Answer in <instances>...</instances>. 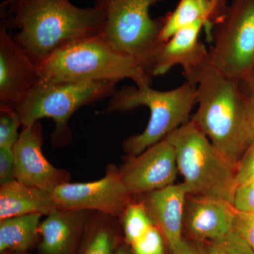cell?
Instances as JSON below:
<instances>
[{"mask_svg":"<svg viewBox=\"0 0 254 254\" xmlns=\"http://www.w3.org/2000/svg\"><path fill=\"white\" fill-rule=\"evenodd\" d=\"M7 28L19 31L15 41L37 66L73 42L101 34L105 16L96 6L81 8L69 0H23Z\"/></svg>","mask_w":254,"mask_h":254,"instance_id":"1","label":"cell"},{"mask_svg":"<svg viewBox=\"0 0 254 254\" xmlns=\"http://www.w3.org/2000/svg\"><path fill=\"white\" fill-rule=\"evenodd\" d=\"M196 113L191 120L235 169L250 145L251 99L239 82L208 65L197 83Z\"/></svg>","mask_w":254,"mask_h":254,"instance_id":"2","label":"cell"},{"mask_svg":"<svg viewBox=\"0 0 254 254\" xmlns=\"http://www.w3.org/2000/svg\"><path fill=\"white\" fill-rule=\"evenodd\" d=\"M40 81L130 79L136 86H151L152 77L134 60L120 53L101 34L73 42L38 65Z\"/></svg>","mask_w":254,"mask_h":254,"instance_id":"3","label":"cell"},{"mask_svg":"<svg viewBox=\"0 0 254 254\" xmlns=\"http://www.w3.org/2000/svg\"><path fill=\"white\" fill-rule=\"evenodd\" d=\"M196 105V86L185 81L167 91H157L150 86H124L110 97L106 112L124 113L141 106L149 109V121L145 129L123 143L127 156H135L190 121V112Z\"/></svg>","mask_w":254,"mask_h":254,"instance_id":"4","label":"cell"},{"mask_svg":"<svg viewBox=\"0 0 254 254\" xmlns=\"http://www.w3.org/2000/svg\"><path fill=\"white\" fill-rule=\"evenodd\" d=\"M165 138L175 148L178 171L190 194L232 203L236 169L191 120Z\"/></svg>","mask_w":254,"mask_h":254,"instance_id":"5","label":"cell"},{"mask_svg":"<svg viewBox=\"0 0 254 254\" xmlns=\"http://www.w3.org/2000/svg\"><path fill=\"white\" fill-rule=\"evenodd\" d=\"M118 82L114 81H40L15 108L22 127L44 118L55 123L53 144L62 146L71 141L68 121L80 108L111 97Z\"/></svg>","mask_w":254,"mask_h":254,"instance_id":"6","label":"cell"},{"mask_svg":"<svg viewBox=\"0 0 254 254\" xmlns=\"http://www.w3.org/2000/svg\"><path fill=\"white\" fill-rule=\"evenodd\" d=\"M163 1L95 0L94 4L104 14L103 38L115 50L134 60L149 75L163 45L160 41L163 18H152L150 9Z\"/></svg>","mask_w":254,"mask_h":254,"instance_id":"7","label":"cell"},{"mask_svg":"<svg viewBox=\"0 0 254 254\" xmlns=\"http://www.w3.org/2000/svg\"><path fill=\"white\" fill-rule=\"evenodd\" d=\"M213 26L210 64L227 78L245 81L254 69V0H232Z\"/></svg>","mask_w":254,"mask_h":254,"instance_id":"8","label":"cell"},{"mask_svg":"<svg viewBox=\"0 0 254 254\" xmlns=\"http://www.w3.org/2000/svg\"><path fill=\"white\" fill-rule=\"evenodd\" d=\"M58 208L89 210L120 218L133 201L120 168L108 165L105 176L96 181L63 184L53 192Z\"/></svg>","mask_w":254,"mask_h":254,"instance_id":"9","label":"cell"},{"mask_svg":"<svg viewBox=\"0 0 254 254\" xmlns=\"http://www.w3.org/2000/svg\"><path fill=\"white\" fill-rule=\"evenodd\" d=\"M120 171L125 186L133 195L170 186L179 173L175 148L163 138L140 154L127 156Z\"/></svg>","mask_w":254,"mask_h":254,"instance_id":"10","label":"cell"},{"mask_svg":"<svg viewBox=\"0 0 254 254\" xmlns=\"http://www.w3.org/2000/svg\"><path fill=\"white\" fill-rule=\"evenodd\" d=\"M210 23L214 24L208 20H199L182 28L164 43L150 68V76H162L179 65L186 81L197 86L210 64L209 51L198 40L200 31Z\"/></svg>","mask_w":254,"mask_h":254,"instance_id":"11","label":"cell"},{"mask_svg":"<svg viewBox=\"0 0 254 254\" xmlns=\"http://www.w3.org/2000/svg\"><path fill=\"white\" fill-rule=\"evenodd\" d=\"M43 128L40 122L22 127L13 147L15 180L53 193L57 187L67 183L71 175L55 168L43 155Z\"/></svg>","mask_w":254,"mask_h":254,"instance_id":"12","label":"cell"},{"mask_svg":"<svg viewBox=\"0 0 254 254\" xmlns=\"http://www.w3.org/2000/svg\"><path fill=\"white\" fill-rule=\"evenodd\" d=\"M4 21L0 27V106L16 108L40 82L38 66L15 41Z\"/></svg>","mask_w":254,"mask_h":254,"instance_id":"13","label":"cell"},{"mask_svg":"<svg viewBox=\"0 0 254 254\" xmlns=\"http://www.w3.org/2000/svg\"><path fill=\"white\" fill-rule=\"evenodd\" d=\"M236 212L227 200L189 194L184 228L193 240L207 242L217 240L233 230Z\"/></svg>","mask_w":254,"mask_h":254,"instance_id":"14","label":"cell"},{"mask_svg":"<svg viewBox=\"0 0 254 254\" xmlns=\"http://www.w3.org/2000/svg\"><path fill=\"white\" fill-rule=\"evenodd\" d=\"M189 194L184 182L143 194L144 199L141 201L171 252L184 239V218Z\"/></svg>","mask_w":254,"mask_h":254,"instance_id":"15","label":"cell"},{"mask_svg":"<svg viewBox=\"0 0 254 254\" xmlns=\"http://www.w3.org/2000/svg\"><path fill=\"white\" fill-rule=\"evenodd\" d=\"M93 213L89 210L57 208L41 222L38 248L42 254H76L87 222Z\"/></svg>","mask_w":254,"mask_h":254,"instance_id":"16","label":"cell"},{"mask_svg":"<svg viewBox=\"0 0 254 254\" xmlns=\"http://www.w3.org/2000/svg\"><path fill=\"white\" fill-rule=\"evenodd\" d=\"M57 208L50 192L17 180L0 185V220L30 214L48 215Z\"/></svg>","mask_w":254,"mask_h":254,"instance_id":"17","label":"cell"},{"mask_svg":"<svg viewBox=\"0 0 254 254\" xmlns=\"http://www.w3.org/2000/svg\"><path fill=\"white\" fill-rule=\"evenodd\" d=\"M227 6L225 0H180L175 9L163 17L160 43L163 44L177 31L199 20L215 24Z\"/></svg>","mask_w":254,"mask_h":254,"instance_id":"18","label":"cell"},{"mask_svg":"<svg viewBox=\"0 0 254 254\" xmlns=\"http://www.w3.org/2000/svg\"><path fill=\"white\" fill-rule=\"evenodd\" d=\"M41 214H30L0 220V252L26 253L39 237Z\"/></svg>","mask_w":254,"mask_h":254,"instance_id":"19","label":"cell"},{"mask_svg":"<svg viewBox=\"0 0 254 254\" xmlns=\"http://www.w3.org/2000/svg\"><path fill=\"white\" fill-rule=\"evenodd\" d=\"M115 218L93 212L87 222L78 254H115L120 242Z\"/></svg>","mask_w":254,"mask_h":254,"instance_id":"20","label":"cell"},{"mask_svg":"<svg viewBox=\"0 0 254 254\" xmlns=\"http://www.w3.org/2000/svg\"><path fill=\"white\" fill-rule=\"evenodd\" d=\"M125 240L131 246L154 224L143 202L132 201L122 216Z\"/></svg>","mask_w":254,"mask_h":254,"instance_id":"21","label":"cell"},{"mask_svg":"<svg viewBox=\"0 0 254 254\" xmlns=\"http://www.w3.org/2000/svg\"><path fill=\"white\" fill-rule=\"evenodd\" d=\"M21 118L12 107L0 106V148H13L18 141Z\"/></svg>","mask_w":254,"mask_h":254,"instance_id":"22","label":"cell"},{"mask_svg":"<svg viewBox=\"0 0 254 254\" xmlns=\"http://www.w3.org/2000/svg\"><path fill=\"white\" fill-rule=\"evenodd\" d=\"M207 254H254L249 244L235 230L225 236L207 242Z\"/></svg>","mask_w":254,"mask_h":254,"instance_id":"23","label":"cell"},{"mask_svg":"<svg viewBox=\"0 0 254 254\" xmlns=\"http://www.w3.org/2000/svg\"><path fill=\"white\" fill-rule=\"evenodd\" d=\"M165 245L163 235L153 224L139 240L130 247L133 254H165Z\"/></svg>","mask_w":254,"mask_h":254,"instance_id":"24","label":"cell"},{"mask_svg":"<svg viewBox=\"0 0 254 254\" xmlns=\"http://www.w3.org/2000/svg\"><path fill=\"white\" fill-rule=\"evenodd\" d=\"M232 204L237 211L254 213V179L235 186Z\"/></svg>","mask_w":254,"mask_h":254,"instance_id":"25","label":"cell"},{"mask_svg":"<svg viewBox=\"0 0 254 254\" xmlns=\"http://www.w3.org/2000/svg\"><path fill=\"white\" fill-rule=\"evenodd\" d=\"M233 230L237 232L254 251V213L237 211Z\"/></svg>","mask_w":254,"mask_h":254,"instance_id":"26","label":"cell"},{"mask_svg":"<svg viewBox=\"0 0 254 254\" xmlns=\"http://www.w3.org/2000/svg\"><path fill=\"white\" fill-rule=\"evenodd\" d=\"M252 179H254V140L249 145L237 165L235 186Z\"/></svg>","mask_w":254,"mask_h":254,"instance_id":"27","label":"cell"},{"mask_svg":"<svg viewBox=\"0 0 254 254\" xmlns=\"http://www.w3.org/2000/svg\"><path fill=\"white\" fill-rule=\"evenodd\" d=\"M14 180H16L12 148H0V185Z\"/></svg>","mask_w":254,"mask_h":254,"instance_id":"28","label":"cell"},{"mask_svg":"<svg viewBox=\"0 0 254 254\" xmlns=\"http://www.w3.org/2000/svg\"><path fill=\"white\" fill-rule=\"evenodd\" d=\"M172 254H207L205 249L183 239L171 252Z\"/></svg>","mask_w":254,"mask_h":254,"instance_id":"29","label":"cell"},{"mask_svg":"<svg viewBox=\"0 0 254 254\" xmlns=\"http://www.w3.org/2000/svg\"><path fill=\"white\" fill-rule=\"evenodd\" d=\"M23 0H5L1 4V17L7 18L11 17L16 8Z\"/></svg>","mask_w":254,"mask_h":254,"instance_id":"30","label":"cell"},{"mask_svg":"<svg viewBox=\"0 0 254 254\" xmlns=\"http://www.w3.org/2000/svg\"><path fill=\"white\" fill-rule=\"evenodd\" d=\"M241 86H243V88L241 87L242 91L245 93L247 96L250 97L252 99L254 100V69L250 76L245 79V81L241 82Z\"/></svg>","mask_w":254,"mask_h":254,"instance_id":"31","label":"cell"},{"mask_svg":"<svg viewBox=\"0 0 254 254\" xmlns=\"http://www.w3.org/2000/svg\"><path fill=\"white\" fill-rule=\"evenodd\" d=\"M251 99L250 115H249V132L251 143L254 140V100Z\"/></svg>","mask_w":254,"mask_h":254,"instance_id":"32","label":"cell"},{"mask_svg":"<svg viewBox=\"0 0 254 254\" xmlns=\"http://www.w3.org/2000/svg\"><path fill=\"white\" fill-rule=\"evenodd\" d=\"M115 254H131L126 246L120 245L119 246L118 250Z\"/></svg>","mask_w":254,"mask_h":254,"instance_id":"33","label":"cell"},{"mask_svg":"<svg viewBox=\"0 0 254 254\" xmlns=\"http://www.w3.org/2000/svg\"><path fill=\"white\" fill-rule=\"evenodd\" d=\"M27 254L26 253H8V254Z\"/></svg>","mask_w":254,"mask_h":254,"instance_id":"34","label":"cell"}]
</instances>
